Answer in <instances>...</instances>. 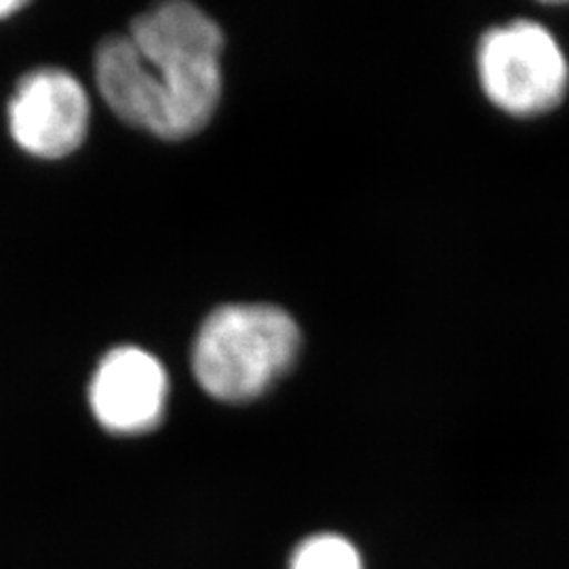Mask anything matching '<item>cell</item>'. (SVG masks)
<instances>
[{
  "instance_id": "6da1fadb",
  "label": "cell",
  "mask_w": 569,
  "mask_h": 569,
  "mask_svg": "<svg viewBox=\"0 0 569 569\" xmlns=\"http://www.w3.org/2000/svg\"><path fill=\"white\" fill-rule=\"evenodd\" d=\"M218 23L190 2H167L102 42L96 79L114 114L164 140L199 133L222 93Z\"/></svg>"
},
{
  "instance_id": "7a4b0ae2",
  "label": "cell",
  "mask_w": 569,
  "mask_h": 569,
  "mask_svg": "<svg viewBox=\"0 0 569 569\" xmlns=\"http://www.w3.org/2000/svg\"><path fill=\"white\" fill-rule=\"evenodd\" d=\"M300 342L296 321L277 306H222L197 336L192 371L213 399L243 403L293 367Z\"/></svg>"
},
{
  "instance_id": "3957f363",
  "label": "cell",
  "mask_w": 569,
  "mask_h": 569,
  "mask_svg": "<svg viewBox=\"0 0 569 569\" xmlns=\"http://www.w3.org/2000/svg\"><path fill=\"white\" fill-rule=\"evenodd\" d=\"M477 70L489 100L515 117L549 112L568 91L566 53L536 21L517 20L486 32Z\"/></svg>"
},
{
  "instance_id": "277c9868",
  "label": "cell",
  "mask_w": 569,
  "mask_h": 569,
  "mask_svg": "<svg viewBox=\"0 0 569 569\" xmlns=\"http://www.w3.org/2000/svg\"><path fill=\"white\" fill-rule=\"evenodd\" d=\"M89 127V98L81 82L58 68L26 74L9 102V129L21 150L61 159L81 146Z\"/></svg>"
},
{
  "instance_id": "5b68a950",
  "label": "cell",
  "mask_w": 569,
  "mask_h": 569,
  "mask_svg": "<svg viewBox=\"0 0 569 569\" xmlns=\"http://www.w3.org/2000/svg\"><path fill=\"white\" fill-rule=\"evenodd\" d=\"M167 371L159 359L136 346L108 352L93 373L89 403L114 435H143L159 427L167 406Z\"/></svg>"
},
{
  "instance_id": "8992f818",
  "label": "cell",
  "mask_w": 569,
  "mask_h": 569,
  "mask_svg": "<svg viewBox=\"0 0 569 569\" xmlns=\"http://www.w3.org/2000/svg\"><path fill=\"white\" fill-rule=\"evenodd\" d=\"M289 569H363V561L342 536L319 533L296 549Z\"/></svg>"
},
{
  "instance_id": "52a82bcc",
  "label": "cell",
  "mask_w": 569,
  "mask_h": 569,
  "mask_svg": "<svg viewBox=\"0 0 569 569\" xmlns=\"http://www.w3.org/2000/svg\"><path fill=\"white\" fill-rule=\"evenodd\" d=\"M23 4L26 2H20V0H13V2L11 0H0V20L11 16V13H16V11H20Z\"/></svg>"
}]
</instances>
